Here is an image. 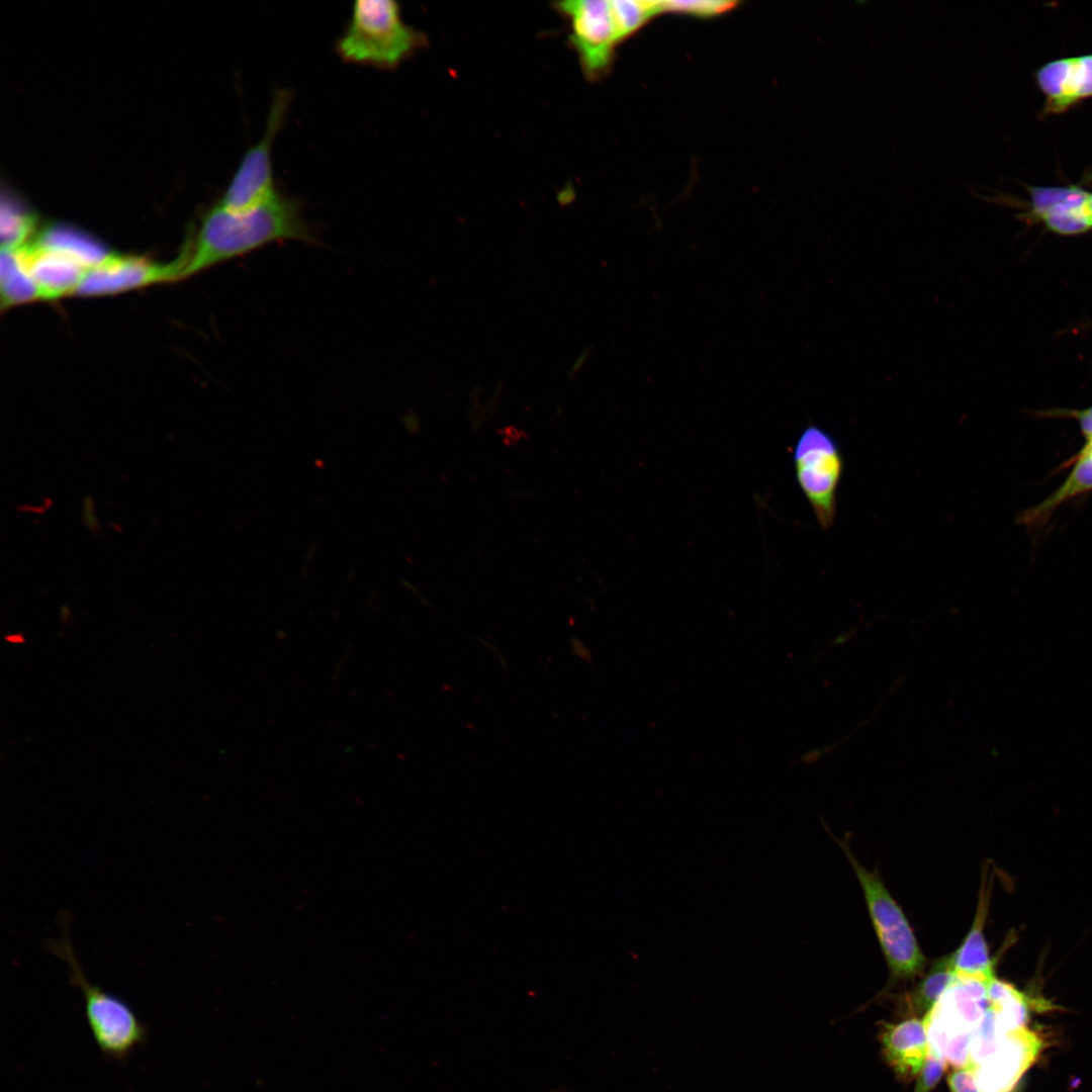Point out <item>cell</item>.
Segmentation results:
<instances>
[{
    "label": "cell",
    "mask_w": 1092,
    "mask_h": 1092,
    "mask_svg": "<svg viewBox=\"0 0 1092 1092\" xmlns=\"http://www.w3.org/2000/svg\"><path fill=\"white\" fill-rule=\"evenodd\" d=\"M35 238L72 255L88 269L99 264L110 254L100 243L70 226L51 225L42 230Z\"/></svg>",
    "instance_id": "e0dca14e"
},
{
    "label": "cell",
    "mask_w": 1092,
    "mask_h": 1092,
    "mask_svg": "<svg viewBox=\"0 0 1092 1092\" xmlns=\"http://www.w3.org/2000/svg\"><path fill=\"white\" fill-rule=\"evenodd\" d=\"M992 880L982 878L979 902L973 924L960 947L951 953L956 977L989 981L995 977V960L990 957L984 935Z\"/></svg>",
    "instance_id": "4fadbf2b"
},
{
    "label": "cell",
    "mask_w": 1092,
    "mask_h": 1092,
    "mask_svg": "<svg viewBox=\"0 0 1092 1092\" xmlns=\"http://www.w3.org/2000/svg\"><path fill=\"white\" fill-rule=\"evenodd\" d=\"M945 1068V1063L933 1052L928 1050L915 1092H930L942 1076Z\"/></svg>",
    "instance_id": "7402d4cb"
},
{
    "label": "cell",
    "mask_w": 1092,
    "mask_h": 1092,
    "mask_svg": "<svg viewBox=\"0 0 1092 1092\" xmlns=\"http://www.w3.org/2000/svg\"><path fill=\"white\" fill-rule=\"evenodd\" d=\"M182 270L180 257L171 263L162 264L144 257L110 253L87 271L74 295H109L155 283L175 281L182 278Z\"/></svg>",
    "instance_id": "ba28073f"
},
{
    "label": "cell",
    "mask_w": 1092,
    "mask_h": 1092,
    "mask_svg": "<svg viewBox=\"0 0 1092 1092\" xmlns=\"http://www.w3.org/2000/svg\"><path fill=\"white\" fill-rule=\"evenodd\" d=\"M987 990L990 1008L1003 1032L1024 1027L1034 1006H1040L1043 1010L1053 1009L1050 1002L1030 999L1012 984L996 977L989 980Z\"/></svg>",
    "instance_id": "9a60e30c"
},
{
    "label": "cell",
    "mask_w": 1092,
    "mask_h": 1092,
    "mask_svg": "<svg viewBox=\"0 0 1092 1092\" xmlns=\"http://www.w3.org/2000/svg\"><path fill=\"white\" fill-rule=\"evenodd\" d=\"M289 99L290 96L286 90L276 92L263 136L245 153L218 203L226 210L237 213L247 212L277 195L273 182L271 153L275 138L283 123Z\"/></svg>",
    "instance_id": "52a82bcc"
},
{
    "label": "cell",
    "mask_w": 1092,
    "mask_h": 1092,
    "mask_svg": "<svg viewBox=\"0 0 1092 1092\" xmlns=\"http://www.w3.org/2000/svg\"><path fill=\"white\" fill-rule=\"evenodd\" d=\"M83 509H84V520H85L87 526L91 530H94L95 528H97L98 523H97L96 516H95V511H94V508H93V504H92V500H91L90 497L86 498L84 500Z\"/></svg>",
    "instance_id": "cb8c5ba5"
},
{
    "label": "cell",
    "mask_w": 1092,
    "mask_h": 1092,
    "mask_svg": "<svg viewBox=\"0 0 1092 1092\" xmlns=\"http://www.w3.org/2000/svg\"><path fill=\"white\" fill-rule=\"evenodd\" d=\"M736 5L732 1H661L663 12H680L695 16H714Z\"/></svg>",
    "instance_id": "44dd1931"
},
{
    "label": "cell",
    "mask_w": 1092,
    "mask_h": 1092,
    "mask_svg": "<svg viewBox=\"0 0 1092 1092\" xmlns=\"http://www.w3.org/2000/svg\"><path fill=\"white\" fill-rule=\"evenodd\" d=\"M954 978L951 953L936 960L910 995L912 1009L926 1014Z\"/></svg>",
    "instance_id": "d6986e66"
},
{
    "label": "cell",
    "mask_w": 1092,
    "mask_h": 1092,
    "mask_svg": "<svg viewBox=\"0 0 1092 1092\" xmlns=\"http://www.w3.org/2000/svg\"><path fill=\"white\" fill-rule=\"evenodd\" d=\"M793 460L796 479L819 526L824 530L831 528L843 470L838 443L825 429L809 425L796 441Z\"/></svg>",
    "instance_id": "5b68a950"
},
{
    "label": "cell",
    "mask_w": 1092,
    "mask_h": 1092,
    "mask_svg": "<svg viewBox=\"0 0 1092 1092\" xmlns=\"http://www.w3.org/2000/svg\"><path fill=\"white\" fill-rule=\"evenodd\" d=\"M1034 79L1044 96L1042 117L1064 113L1092 98V53L1052 60L1036 70Z\"/></svg>",
    "instance_id": "30bf717a"
},
{
    "label": "cell",
    "mask_w": 1092,
    "mask_h": 1092,
    "mask_svg": "<svg viewBox=\"0 0 1092 1092\" xmlns=\"http://www.w3.org/2000/svg\"><path fill=\"white\" fill-rule=\"evenodd\" d=\"M425 42V35L402 20L397 2L359 0L337 51L349 63L392 69Z\"/></svg>",
    "instance_id": "3957f363"
},
{
    "label": "cell",
    "mask_w": 1092,
    "mask_h": 1092,
    "mask_svg": "<svg viewBox=\"0 0 1092 1092\" xmlns=\"http://www.w3.org/2000/svg\"><path fill=\"white\" fill-rule=\"evenodd\" d=\"M1088 207H1089V211H1090V214H1091V216H1092V192H1091V193H1089V197H1088Z\"/></svg>",
    "instance_id": "484cf974"
},
{
    "label": "cell",
    "mask_w": 1092,
    "mask_h": 1092,
    "mask_svg": "<svg viewBox=\"0 0 1092 1092\" xmlns=\"http://www.w3.org/2000/svg\"><path fill=\"white\" fill-rule=\"evenodd\" d=\"M16 251L38 288L41 299L74 294L89 270L72 255L36 238Z\"/></svg>",
    "instance_id": "8fae6325"
},
{
    "label": "cell",
    "mask_w": 1092,
    "mask_h": 1092,
    "mask_svg": "<svg viewBox=\"0 0 1092 1092\" xmlns=\"http://www.w3.org/2000/svg\"><path fill=\"white\" fill-rule=\"evenodd\" d=\"M554 8L568 21L569 42L585 77L596 80L604 76L612 65L616 48L627 38L613 0L561 1Z\"/></svg>",
    "instance_id": "8992f818"
},
{
    "label": "cell",
    "mask_w": 1092,
    "mask_h": 1092,
    "mask_svg": "<svg viewBox=\"0 0 1092 1092\" xmlns=\"http://www.w3.org/2000/svg\"><path fill=\"white\" fill-rule=\"evenodd\" d=\"M859 881L869 914L891 974L911 978L921 973L925 957L920 950L913 930L880 877L864 869L848 846L840 842Z\"/></svg>",
    "instance_id": "277c9868"
},
{
    "label": "cell",
    "mask_w": 1092,
    "mask_h": 1092,
    "mask_svg": "<svg viewBox=\"0 0 1092 1092\" xmlns=\"http://www.w3.org/2000/svg\"><path fill=\"white\" fill-rule=\"evenodd\" d=\"M61 917L62 937L49 939L47 946L68 965L69 981L82 993L86 1020L100 1052L123 1061L146 1041L147 1026L125 1001L88 980L72 945L67 915Z\"/></svg>",
    "instance_id": "7a4b0ae2"
},
{
    "label": "cell",
    "mask_w": 1092,
    "mask_h": 1092,
    "mask_svg": "<svg viewBox=\"0 0 1092 1092\" xmlns=\"http://www.w3.org/2000/svg\"><path fill=\"white\" fill-rule=\"evenodd\" d=\"M589 351H590L589 348L584 349L579 354V356L575 359V361L572 363L570 369L568 370V377L569 378L573 379L574 376L576 375V373H578L579 370L582 368V366L584 365V363H585V361H586V359H587V357L589 355Z\"/></svg>",
    "instance_id": "d4e9b609"
},
{
    "label": "cell",
    "mask_w": 1092,
    "mask_h": 1092,
    "mask_svg": "<svg viewBox=\"0 0 1092 1092\" xmlns=\"http://www.w3.org/2000/svg\"><path fill=\"white\" fill-rule=\"evenodd\" d=\"M881 1042L885 1059L900 1079L909 1081L921 1072L929 1050L923 1019L885 1025Z\"/></svg>",
    "instance_id": "7c38bea8"
},
{
    "label": "cell",
    "mask_w": 1092,
    "mask_h": 1092,
    "mask_svg": "<svg viewBox=\"0 0 1092 1092\" xmlns=\"http://www.w3.org/2000/svg\"><path fill=\"white\" fill-rule=\"evenodd\" d=\"M0 293L2 308L41 300L39 290L16 250L1 249Z\"/></svg>",
    "instance_id": "2e32d148"
},
{
    "label": "cell",
    "mask_w": 1092,
    "mask_h": 1092,
    "mask_svg": "<svg viewBox=\"0 0 1092 1092\" xmlns=\"http://www.w3.org/2000/svg\"><path fill=\"white\" fill-rule=\"evenodd\" d=\"M1029 210L1024 214L1028 219L1042 221L1048 228L1063 219L1084 216L1092 222L1088 207L1089 193L1076 184L1064 186L1027 185Z\"/></svg>",
    "instance_id": "5bb4252c"
},
{
    "label": "cell",
    "mask_w": 1092,
    "mask_h": 1092,
    "mask_svg": "<svg viewBox=\"0 0 1092 1092\" xmlns=\"http://www.w3.org/2000/svg\"><path fill=\"white\" fill-rule=\"evenodd\" d=\"M950 1092H981L974 1072L968 1068L953 1069L947 1077Z\"/></svg>",
    "instance_id": "603a6c76"
},
{
    "label": "cell",
    "mask_w": 1092,
    "mask_h": 1092,
    "mask_svg": "<svg viewBox=\"0 0 1092 1092\" xmlns=\"http://www.w3.org/2000/svg\"><path fill=\"white\" fill-rule=\"evenodd\" d=\"M286 240L313 242L299 203L292 198L277 193L261 206L242 213L216 204L203 216L193 240L181 253L182 277Z\"/></svg>",
    "instance_id": "6da1fadb"
},
{
    "label": "cell",
    "mask_w": 1092,
    "mask_h": 1092,
    "mask_svg": "<svg viewBox=\"0 0 1092 1092\" xmlns=\"http://www.w3.org/2000/svg\"><path fill=\"white\" fill-rule=\"evenodd\" d=\"M36 222L30 210L14 198L3 195L0 226L2 249L16 250L31 242Z\"/></svg>",
    "instance_id": "ac0fdd59"
},
{
    "label": "cell",
    "mask_w": 1092,
    "mask_h": 1092,
    "mask_svg": "<svg viewBox=\"0 0 1092 1092\" xmlns=\"http://www.w3.org/2000/svg\"><path fill=\"white\" fill-rule=\"evenodd\" d=\"M1005 1033L998 1027L995 1014L989 1005L983 1020L973 1032L967 1067L974 1070L990 1058L999 1048Z\"/></svg>",
    "instance_id": "ffe728a7"
},
{
    "label": "cell",
    "mask_w": 1092,
    "mask_h": 1092,
    "mask_svg": "<svg viewBox=\"0 0 1092 1092\" xmlns=\"http://www.w3.org/2000/svg\"><path fill=\"white\" fill-rule=\"evenodd\" d=\"M1044 1048L1033 1030L1021 1027L1005 1033L997 1051L972 1070L981 1092H1011Z\"/></svg>",
    "instance_id": "9c48e42d"
},
{
    "label": "cell",
    "mask_w": 1092,
    "mask_h": 1092,
    "mask_svg": "<svg viewBox=\"0 0 1092 1092\" xmlns=\"http://www.w3.org/2000/svg\"><path fill=\"white\" fill-rule=\"evenodd\" d=\"M552 1092H564V1091L557 1089V1090H553Z\"/></svg>",
    "instance_id": "4316f807"
}]
</instances>
